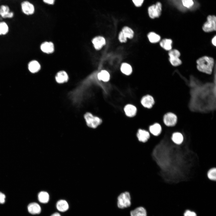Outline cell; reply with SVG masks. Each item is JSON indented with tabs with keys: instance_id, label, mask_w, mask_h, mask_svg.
<instances>
[{
	"instance_id": "obj_1",
	"label": "cell",
	"mask_w": 216,
	"mask_h": 216,
	"mask_svg": "<svg viewBox=\"0 0 216 216\" xmlns=\"http://www.w3.org/2000/svg\"><path fill=\"white\" fill-rule=\"evenodd\" d=\"M197 68L200 72L211 74L214 65V59L210 57L204 56L198 58L196 61Z\"/></svg>"
},
{
	"instance_id": "obj_2",
	"label": "cell",
	"mask_w": 216,
	"mask_h": 216,
	"mask_svg": "<svg viewBox=\"0 0 216 216\" xmlns=\"http://www.w3.org/2000/svg\"><path fill=\"white\" fill-rule=\"evenodd\" d=\"M84 118L87 126L92 128H97L102 123L101 118L94 116L89 112H87L84 114Z\"/></svg>"
},
{
	"instance_id": "obj_3",
	"label": "cell",
	"mask_w": 216,
	"mask_h": 216,
	"mask_svg": "<svg viewBox=\"0 0 216 216\" xmlns=\"http://www.w3.org/2000/svg\"><path fill=\"white\" fill-rule=\"evenodd\" d=\"M117 200V206L120 208H128L131 205L130 196L128 192L121 194L118 196Z\"/></svg>"
},
{
	"instance_id": "obj_4",
	"label": "cell",
	"mask_w": 216,
	"mask_h": 216,
	"mask_svg": "<svg viewBox=\"0 0 216 216\" xmlns=\"http://www.w3.org/2000/svg\"><path fill=\"white\" fill-rule=\"evenodd\" d=\"M162 10V5L159 2L149 6L147 8V13L151 19L158 18L161 15Z\"/></svg>"
},
{
	"instance_id": "obj_5",
	"label": "cell",
	"mask_w": 216,
	"mask_h": 216,
	"mask_svg": "<svg viewBox=\"0 0 216 216\" xmlns=\"http://www.w3.org/2000/svg\"><path fill=\"white\" fill-rule=\"evenodd\" d=\"M202 30L206 32L215 31L216 29V17L214 15H209L207 17V21L203 24Z\"/></svg>"
},
{
	"instance_id": "obj_6",
	"label": "cell",
	"mask_w": 216,
	"mask_h": 216,
	"mask_svg": "<svg viewBox=\"0 0 216 216\" xmlns=\"http://www.w3.org/2000/svg\"><path fill=\"white\" fill-rule=\"evenodd\" d=\"M163 122L164 124L168 127H172L175 126L178 122V117L174 113L167 112L163 116Z\"/></svg>"
},
{
	"instance_id": "obj_7",
	"label": "cell",
	"mask_w": 216,
	"mask_h": 216,
	"mask_svg": "<svg viewBox=\"0 0 216 216\" xmlns=\"http://www.w3.org/2000/svg\"><path fill=\"white\" fill-rule=\"evenodd\" d=\"M169 60L171 64L174 66H178L182 64V62L179 57L180 53L176 49L171 50L168 52Z\"/></svg>"
},
{
	"instance_id": "obj_8",
	"label": "cell",
	"mask_w": 216,
	"mask_h": 216,
	"mask_svg": "<svg viewBox=\"0 0 216 216\" xmlns=\"http://www.w3.org/2000/svg\"><path fill=\"white\" fill-rule=\"evenodd\" d=\"M155 100L153 97L150 94H146L143 96L140 100V103L144 108L151 109L155 104Z\"/></svg>"
},
{
	"instance_id": "obj_9",
	"label": "cell",
	"mask_w": 216,
	"mask_h": 216,
	"mask_svg": "<svg viewBox=\"0 0 216 216\" xmlns=\"http://www.w3.org/2000/svg\"><path fill=\"white\" fill-rule=\"evenodd\" d=\"M123 110L125 115L129 118L134 117L137 113L136 107L131 104L126 105L124 107Z\"/></svg>"
},
{
	"instance_id": "obj_10",
	"label": "cell",
	"mask_w": 216,
	"mask_h": 216,
	"mask_svg": "<svg viewBox=\"0 0 216 216\" xmlns=\"http://www.w3.org/2000/svg\"><path fill=\"white\" fill-rule=\"evenodd\" d=\"M21 8L22 12L26 15H31L34 12V5L27 1L22 2Z\"/></svg>"
},
{
	"instance_id": "obj_11",
	"label": "cell",
	"mask_w": 216,
	"mask_h": 216,
	"mask_svg": "<svg viewBox=\"0 0 216 216\" xmlns=\"http://www.w3.org/2000/svg\"><path fill=\"white\" fill-rule=\"evenodd\" d=\"M136 136L138 140L143 142H147L150 137L149 132L146 130L142 129L138 130Z\"/></svg>"
},
{
	"instance_id": "obj_12",
	"label": "cell",
	"mask_w": 216,
	"mask_h": 216,
	"mask_svg": "<svg viewBox=\"0 0 216 216\" xmlns=\"http://www.w3.org/2000/svg\"><path fill=\"white\" fill-rule=\"evenodd\" d=\"M150 133L155 136L159 135L161 133L162 128L160 123L155 122L150 125L148 128Z\"/></svg>"
},
{
	"instance_id": "obj_13",
	"label": "cell",
	"mask_w": 216,
	"mask_h": 216,
	"mask_svg": "<svg viewBox=\"0 0 216 216\" xmlns=\"http://www.w3.org/2000/svg\"><path fill=\"white\" fill-rule=\"evenodd\" d=\"M92 42L95 48L97 50H99L105 44L106 41L103 37L98 36L93 39Z\"/></svg>"
},
{
	"instance_id": "obj_14",
	"label": "cell",
	"mask_w": 216,
	"mask_h": 216,
	"mask_svg": "<svg viewBox=\"0 0 216 216\" xmlns=\"http://www.w3.org/2000/svg\"><path fill=\"white\" fill-rule=\"evenodd\" d=\"M27 209L28 212L33 214H39L41 212L40 206L36 202H32L29 204Z\"/></svg>"
},
{
	"instance_id": "obj_15",
	"label": "cell",
	"mask_w": 216,
	"mask_h": 216,
	"mask_svg": "<svg viewBox=\"0 0 216 216\" xmlns=\"http://www.w3.org/2000/svg\"><path fill=\"white\" fill-rule=\"evenodd\" d=\"M40 49L44 52L50 53H52L54 50V46L51 42H45L41 44Z\"/></svg>"
},
{
	"instance_id": "obj_16",
	"label": "cell",
	"mask_w": 216,
	"mask_h": 216,
	"mask_svg": "<svg viewBox=\"0 0 216 216\" xmlns=\"http://www.w3.org/2000/svg\"><path fill=\"white\" fill-rule=\"evenodd\" d=\"M0 15L4 18H11L14 16L12 12L10 11V9L6 5H2L0 8Z\"/></svg>"
},
{
	"instance_id": "obj_17",
	"label": "cell",
	"mask_w": 216,
	"mask_h": 216,
	"mask_svg": "<svg viewBox=\"0 0 216 216\" xmlns=\"http://www.w3.org/2000/svg\"><path fill=\"white\" fill-rule=\"evenodd\" d=\"M55 79L58 83H63L67 82L68 79V76L65 71H61L57 73Z\"/></svg>"
},
{
	"instance_id": "obj_18",
	"label": "cell",
	"mask_w": 216,
	"mask_h": 216,
	"mask_svg": "<svg viewBox=\"0 0 216 216\" xmlns=\"http://www.w3.org/2000/svg\"><path fill=\"white\" fill-rule=\"evenodd\" d=\"M28 68L31 73H35L38 72L40 69V65L39 63L36 60L30 62L28 65Z\"/></svg>"
},
{
	"instance_id": "obj_19",
	"label": "cell",
	"mask_w": 216,
	"mask_h": 216,
	"mask_svg": "<svg viewBox=\"0 0 216 216\" xmlns=\"http://www.w3.org/2000/svg\"><path fill=\"white\" fill-rule=\"evenodd\" d=\"M171 140L175 144L180 145L182 144L184 140V136L180 132H174L171 136Z\"/></svg>"
},
{
	"instance_id": "obj_20",
	"label": "cell",
	"mask_w": 216,
	"mask_h": 216,
	"mask_svg": "<svg viewBox=\"0 0 216 216\" xmlns=\"http://www.w3.org/2000/svg\"><path fill=\"white\" fill-rule=\"evenodd\" d=\"M56 207L58 211L63 212L67 211L68 209L69 205L66 200H61L57 202Z\"/></svg>"
},
{
	"instance_id": "obj_21",
	"label": "cell",
	"mask_w": 216,
	"mask_h": 216,
	"mask_svg": "<svg viewBox=\"0 0 216 216\" xmlns=\"http://www.w3.org/2000/svg\"><path fill=\"white\" fill-rule=\"evenodd\" d=\"M130 216H147L146 211L142 207L136 208L130 212Z\"/></svg>"
},
{
	"instance_id": "obj_22",
	"label": "cell",
	"mask_w": 216,
	"mask_h": 216,
	"mask_svg": "<svg viewBox=\"0 0 216 216\" xmlns=\"http://www.w3.org/2000/svg\"><path fill=\"white\" fill-rule=\"evenodd\" d=\"M172 40L170 39H163L160 42V45L165 50L170 51L172 49Z\"/></svg>"
},
{
	"instance_id": "obj_23",
	"label": "cell",
	"mask_w": 216,
	"mask_h": 216,
	"mask_svg": "<svg viewBox=\"0 0 216 216\" xmlns=\"http://www.w3.org/2000/svg\"><path fill=\"white\" fill-rule=\"evenodd\" d=\"M38 200L43 203H47L49 200V195L48 193L44 191L40 192L38 194Z\"/></svg>"
},
{
	"instance_id": "obj_24",
	"label": "cell",
	"mask_w": 216,
	"mask_h": 216,
	"mask_svg": "<svg viewBox=\"0 0 216 216\" xmlns=\"http://www.w3.org/2000/svg\"><path fill=\"white\" fill-rule=\"evenodd\" d=\"M98 79L104 82L108 81L110 77L109 73L106 70H102L99 72L98 75Z\"/></svg>"
},
{
	"instance_id": "obj_25",
	"label": "cell",
	"mask_w": 216,
	"mask_h": 216,
	"mask_svg": "<svg viewBox=\"0 0 216 216\" xmlns=\"http://www.w3.org/2000/svg\"><path fill=\"white\" fill-rule=\"evenodd\" d=\"M121 32L126 38H132L134 36V32L133 30L128 27H124Z\"/></svg>"
},
{
	"instance_id": "obj_26",
	"label": "cell",
	"mask_w": 216,
	"mask_h": 216,
	"mask_svg": "<svg viewBox=\"0 0 216 216\" xmlns=\"http://www.w3.org/2000/svg\"><path fill=\"white\" fill-rule=\"evenodd\" d=\"M122 72L124 74L129 75L131 74L132 72V68L131 66L127 63L122 64L121 67Z\"/></svg>"
},
{
	"instance_id": "obj_27",
	"label": "cell",
	"mask_w": 216,
	"mask_h": 216,
	"mask_svg": "<svg viewBox=\"0 0 216 216\" xmlns=\"http://www.w3.org/2000/svg\"><path fill=\"white\" fill-rule=\"evenodd\" d=\"M149 41L152 43H155L158 42L160 40V37L154 32H150L148 35Z\"/></svg>"
},
{
	"instance_id": "obj_28",
	"label": "cell",
	"mask_w": 216,
	"mask_h": 216,
	"mask_svg": "<svg viewBox=\"0 0 216 216\" xmlns=\"http://www.w3.org/2000/svg\"><path fill=\"white\" fill-rule=\"evenodd\" d=\"M9 28L7 24L4 22H0V35H4L8 32Z\"/></svg>"
},
{
	"instance_id": "obj_29",
	"label": "cell",
	"mask_w": 216,
	"mask_h": 216,
	"mask_svg": "<svg viewBox=\"0 0 216 216\" xmlns=\"http://www.w3.org/2000/svg\"><path fill=\"white\" fill-rule=\"evenodd\" d=\"M207 176L208 179L211 180H216V169L215 167L210 169L208 172Z\"/></svg>"
},
{
	"instance_id": "obj_30",
	"label": "cell",
	"mask_w": 216,
	"mask_h": 216,
	"mask_svg": "<svg viewBox=\"0 0 216 216\" xmlns=\"http://www.w3.org/2000/svg\"><path fill=\"white\" fill-rule=\"evenodd\" d=\"M183 6L189 9L194 5L193 0H181Z\"/></svg>"
},
{
	"instance_id": "obj_31",
	"label": "cell",
	"mask_w": 216,
	"mask_h": 216,
	"mask_svg": "<svg viewBox=\"0 0 216 216\" xmlns=\"http://www.w3.org/2000/svg\"><path fill=\"white\" fill-rule=\"evenodd\" d=\"M131 1L136 7L139 8L142 5L144 0H131Z\"/></svg>"
},
{
	"instance_id": "obj_32",
	"label": "cell",
	"mask_w": 216,
	"mask_h": 216,
	"mask_svg": "<svg viewBox=\"0 0 216 216\" xmlns=\"http://www.w3.org/2000/svg\"><path fill=\"white\" fill-rule=\"evenodd\" d=\"M184 216H197L195 212L190 210H187L184 214Z\"/></svg>"
},
{
	"instance_id": "obj_33",
	"label": "cell",
	"mask_w": 216,
	"mask_h": 216,
	"mask_svg": "<svg viewBox=\"0 0 216 216\" xmlns=\"http://www.w3.org/2000/svg\"><path fill=\"white\" fill-rule=\"evenodd\" d=\"M118 39L121 42H125L127 41V38H125L121 32L118 35Z\"/></svg>"
},
{
	"instance_id": "obj_34",
	"label": "cell",
	"mask_w": 216,
	"mask_h": 216,
	"mask_svg": "<svg viewBox=\"0 0 216 216\" xmlns=\"http://www.w3.org/2000/svg\"><path fill=\"white\" fill-rule=\"evenodd\" d=\"M5 196L3 193L0 192V203L3 204L5 202Z\"/></svg>"
},
{
	"instance_id": "obj_35",
	"label": "cell",
	"mask_w": 216,
	"mask_h": 216,
	"mask_svg": "<svg viewBox=\"0 0 216 216\" xmlns=\"http://www.w3.org/2000/svg\"><path fill=\"white\" fill-rule=\"evenodd\" d=\"M44 2L49 4H53L54 3L55 0H43Z\"/></svg>"
},
{
	"instance_id": "obj_36",
	"label": "cell",
	"mask_w": 216,
	"mask_h": 216,
	"mask_svg": "<svg viewBox=\"0 0 216 216\" xmlns=\"http://www.w3.org/2000/svg\"><path fill=\"white\" fill-rule=\"evenodd\" d=\"M216 36H215L212 39V44L215 46H216Z\"/></svg>"
},
{
	"instance_id": "obj_37",
	"label": "cell",
	"mask_w": 216,
	"mask_h": 216,
	"mask_svg": "<svg viewBox=\"0 0 216 216\" xmlns=\"http://www.w3.org/2000/svg\"><path fill=\"white\" fill-rule=\"evenodd\" d=\"M51 216H61V215L59 213L56 212L52 214Z\"/></svg>"
}]
</instances>
